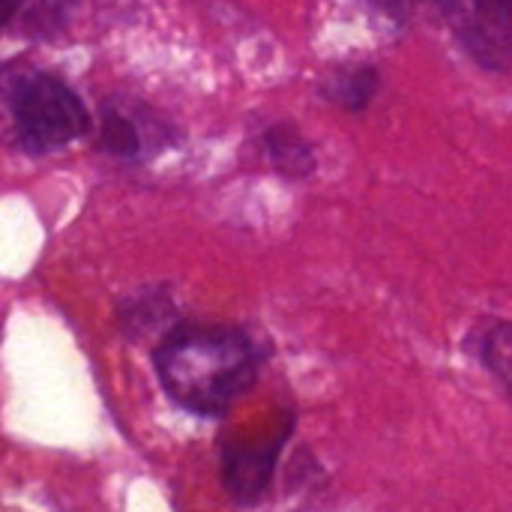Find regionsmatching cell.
I'll return each instance as SVG.
<instances>
[{
	"mask_svg": "<svg viewBox=\"0 0 512 512\" xmlns=\"http://www.w3.org/2000/svg\"><path fill=\"white\" fill-rule=\"evenodd\" d=\"M153 363L165 393L177 405L216 417L255 384L261 348L237 327L186 324L159 342Z\"/></svg>",
	"mask_w": 512,
	"mask_h": 512,
	"instance_id": "6da1fadb",
	"label": "cell"
},
{
	"mask_svg": "<svg viewBox=\"0 0 512 512\" xmlns=\"http://www.w3.org/2000/svg\"><path fill=\"white\" fill-rule=\"evenodd\" d=\"M6 102L18 144L27 153H51L90 129L81 96L45 69H21L6 78Z\"/></svg>",
	"mask_w": 512,
	"mask_h": 512,
	"instance_id": "7a4b0ae2",
	"label": "cell"
},
{
	"mask_svg": "<svg viewBox=\"0 0 512 512\" xmlns=\"http://www.w3.org/2000/svg\"><path fill=\"white\" fill-rule=\"evenodd\" d=\"M447 24L465 51L486 69L504 72L512 66V3H447Z\"/></svg>",
	"mask_w": 512,
	"mask_h": 512,
	"instance_id": "3957f363",
	"label": "cell"
},
{
	"mask_svg": "<svg viewBox=\"0 0 512 512\" xmlns=\"http://www.w3.org/2000/svg\"><path fill=\"white\" fill-rule=\"evenodd\" d=\"M282 441L285 435H279L276 441H255V444L237 441L222 447V477L228 492L240 504L252 507L267 492Z\"/></svg>",
	"mask_w": 512,
	"mask_h": 512,
	"instance_id": "277c9868",
	"label": "cell"
},
{
	"mask_svg": "<svg viewBox=\"0 0 512 512\" xmlns=\"http://www.w3.org/2000/svg\"><path fill=\"white\" fill-rule=\"evenodd\" d=\"M99 147L117 159H141L147 153V129L120 105H105L99 120Z\"/></svg>",
	"mask_w": 512,
	"mask_h": 512,
	"instance_id": "5b68a950",
	"label": "cell"
},
{
	"mask_svg": "<svg viewBox=\"0 0 512 512\" xmlns=\"http://www.w3.org/2000/svg\"><path fill=\"white\" fill-rule=\"evenodd\" d=\"M381 78L372 66H345L327 75L324 81V96L348 111H360L372 102L375 90H378Z\"/></svg>",
	"mask_w": 512,
	"mask_h": 512,
	"instance_id": "8992f818",
	"label": "cell"
},
{
	"mask_svg": "<svg viewBox=\"0 0 512 512\" xmlns=\"http://www.w3.org/2000/svg\"><path fill=\"white\" fill-rule=\"evenodd\" d=\"M267 153L270 162L288 177H306L315 171V147L294 126H270Z\"/></svg>",
	"mask_w": 512,
	"mask_h": 512,
	"instance_id": "52a82bcc",
	"label": "cell"
},
{
	"mask_svg": "<svg viewBox=\"0 0 512 512\" xmlns=\"http://www.w3.org/2000/svg\"><path fill=\"white\" fill-rule=\"evenodd\" d=\"M480 360L512 393V324L495 321L480 336Z\"/></svg>",
	"mask_w": 512,
	"mask_h": 512,
	"instance_id": "ba28073f",
	"label": "cell"
},
{
	"mask_svg": "<svg viewBox=\"0 0 512 512\" xmlns=\"http://www.w3.org/2000/svg\"><path fill=\"white\" fill-rule=\"evenodd\" d=\"M12 9L21 15V24H24L21 30L33 36H51L69 15V6H60V3H30V6H12Z\"/></svg>",
	"mask_w": 512,
	"mask_h": 512,
	"instance_id": "9c48e42d",
	"label": "cell"
}]
</instances>
